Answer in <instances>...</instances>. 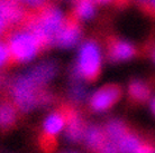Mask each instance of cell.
<instances>
[{
	"label": "cell",
	"mask_w": 155,
	"mask_h": 153,
	"mask_svg": "<svg viewBox=\"0 0 155 153\" xmlns=\"http://www.w3.org/2000/svg\"><path fill=\"white\" fill-rule=\"evenodd\" d=\"M144 5H145V7H146L148 12L155 15V0H147Z\"/></svg>",
	"instance_id": "cell-24"
},
{
	"label": "cell",
	"mask_w": 155,
	"mask_h": 153,
	"mask_svg": "<svg viewBox=\"0 0 155 153\" xmlns=\"http://www.w3.org/2000/svg\"><path fill=\"white\" fill-rule=\"evenodd\" d=\"M25 18L24 10L14 0H0V34L10 23H20Z\"/></svg>",
	"instance_id": "cell-8"
},
{
	"label": "cell",
	"mask_w": 155,
	"mask_h": 153,
	"mask_svg": "<svg viewBox=\"0 0 155 153\" xmlns=\"http://www.w3.org/2000/svg\"><path fill=\"white\" fill-rule=\"evenodd\" d=\"M144 140L140 138L138 134L134 133L130 131L127 135H125L118 143H117V148L119 153H136L138 150Z\"/></svg>",
	"instance_id": "cell-16"
},
{
	"label": "cell",
	"mask_w": 155,
	"mask_h": 153,
	"mask_svg": "<svg viewBox=\"0 0 155 153\" xmlns=\"http://www.w3.org/2000/svg\"><path fill=\"white\" fill-rule=\"evenodd\" d=\"M81 37L80 25L74 18L64 20L61 29L55 36L54 45L60 48H72L77 45Z\"/></svg>",
	"instance_id": "cell-7"
},
{
	"label": "cell",
	"mask_w": 155,
	"mask_h": 153,
	"mask_svg": "<svg viewBox=\"0 0 155 153\" xmlns=\"http://www.w3.org/2000/svg\"><path fill=\"white\" fill-rule=\"evenodd\" d=\"M64 16L58 8L46 7L37 17L28 23V30L38 39L43 47L54 45V39L64 23Z\"/></svg>",
	"instance_id": "cell-1"
},
{
	"label": "cell",
	"mask_w": 155,
	"mask_h": 153,
	"mask_svg": "<svg viewBox=\"0 0 155 153\" xmlns=\"http://www.w3.org/2000/svg\"><path fill=\"white\" fill-rule=\"evenodd\" d=\"M92 1H96V2H99V4H107L111 0H92Z\"/></svg>",
	"instance_id": "cell-26"
},
{
	"label": "cell",
	"mask_w": 155,
	"mask_h": 153,
	"mask_svg": "<svg viewBox=\"0 0 155 153\" xmlns=\"http://www.w3.org/2000/svg\"><path fill=\"white\" fill-rule=\"evenodd\" d=\"M96 8L92 0H77L75 16L80 19H90L94 16Z\"/></svg>",
	"instance_id": "cell-17"
},
{
	"label": "cell",
	"mask_w": 155,
	"mask_h": 153,
	"mask_svg": "<svg viewBox=\"0 0 155 153\" xmlns=\"http://www.w3.org/2000/svg\"><path fill=\"white\" fill-rule=\"evenodd\" d=\"M38 145L44 153H53L58 149L56 135H52V134H47L43 132L38 138Z\"/></svg>",
	"instance_id": "cell-18"
},
{
	"label": "cell",
	"mask_w": 155,
	"mask_h": 153,
	"mask_svg": "<svg viewBox=\"0 0 155 153\" xmlns=\"http://www.w3.org/2000/svg\"><path fill=\"white\" fill-rule=\"evenodd\" d=\"M136 153H155V144L152 142L144 141Z\"/></svg>",
	"instance_id": "cell-21"
},
{
	"label": "cell",
	"mask_w": 155,
	"mask_h": 153,
	"mask_svg": "<svg viewBox=\"0 0 155 153\" xmlns=\"http://www.w3.org/2000/svg\"><path fill=\"white\" fill-rule=\"evenodd\" d=\"M41 48H43L41 42L29 30L16 33L10 37L8 42L10 58L16 63L31 61Z\"/></svg>",
	"instance_id": "cell-4"
},
{
	"label": "cell",
	"mask_w": 155,
	"mask_h": 153,
	"mask_svg": "<svg viewBox=\"0 0 155 153\" xmlns=\"http://www.w3.org/2000/svg\"><path fill=\"white\" fill-rule=\"evenodd\" d=\"M135 47L130 42L123 40V39H115L109 45V59L115 63L128 61L135 55Z\"/></svg>",
	"instance_id": "cell-9"
},
{
	"label": "cell",
	"mask_w": 155,
	"mask_h": 153,
	"mask_svg": "<svg viewBox=\"0 0 155 153\" xmlns=\"http://www.w3.org/2000/svg\"><path fill=\"white\" fill-rule=\"evenodd\" d=\"M101 69V52L94 42H87L81 46L78 55L74 76L78 80L94 82Z\"/></svg>",
	"instance_id": "cell-2"
},
{
	"label": "cell",
	"mask_w": 155,
	"mask_h": 153,
	"mask_svg": "<svg viewBox=\"0 0 155 153\" xmlns=\"http://www.w3.org/2000/svg\"><path fill=\"white\" fill-rule=\"evenodd\" d=\"M104 130H105V133L107 135V139L109 141L116 143V144L124 138L125 135H127L132 131L125 121L119 119H113L108 121L106 126L104 127Z\"/></svg>",
	"instance_id": "cell-14"
},
{
	"label": "cell",
	"mask_w": 155,
	"mask_h": 153,
	"mask_svg": "<svg viewBox=\"0 0 155 153\" xmlns=\"http://www.w3.org/2000/svg\"><path fill=\"white\" fill-rule=\"evenodd\" d=\"M66 116V125L64 129L65 139L71 143H79L83 141L87 131V125L75 108L71 106H63Z\"/></svg>",
	"instance_id": "cell-6"
},
{
	"label": "cell",
	"mask_w": 155,
	"mask_h": 153,
	"mask_svg": "<svg viewBox=\"0 0 155 153\" xmlns=\"http://www.w3.org/2000/svg\"><path fill=\"white\" fill-rule=\"evenodd\" d=\"M123 89L117 84H108L100 87L90 97V107L94 112H105L121 98Z\"/></svg>",
	"instance_id": "cell-5"
},
{
	"label": "cell",
	"mask_w": 155,
	"mask_h": 153,
	"mask_svg": "<svg viewBox=\"0 0 155 153\" xmlns=\"http://www.w3.org/2000/svg\"><path fill=\"white\" fill-rule=\"evenodd\" d=\"M83 141L85 143L87 149L91 153H99L101 148L105 145V143L108 141L105 130L98 125H90L87 127L85 135Z\"/></svg>",
	"instance_id": "cell-10"
},
{
	"label": "cell",
	"mask_w": 155,
	"mask_h": 153,
	"mask_svg": "<svg viewBox=\"0 0 155 153\" xmlns=\"http://www.w3.org/2000/svg\"><path fill=\"white\" fill-rule=\"evenodd\" d=\"M152 59H153V61L155 63V47H154V49H153V52H152Z\"/></svg>",
	"instance_id": "cell-27"
},
{
	"label": "cell",
	"mask_w": 155,
	"mask_h": 153,
	"mask_svg": "<svg viewBox=\"0 0 155 153\" xmlns=\"http://www.w3.org/2000/svg\"><path fill=\"white\" fill-rule=\"evenodd\" d=\"M9 59H10V54H9L8 46L0 42V66L5 65Z\"/></svg>",
	"instance_id": "cell-19"
},
{
	"label": "cell",
	"mask_w": 155,
	"mask_h": 153,
	"mask_svg": "<svg viewBox=\"0 0 155 153\" xmlns=\"http://www.w3.org/2000/svg\"><path fill=\"white\" fill-rule=\"evenodd\" d=\"M58 72V66L54 61H45L39 65L31 68L28 73H26L36 84L42 87L44 84H46L55 76Z\"/></svg>",
	"instance_id": "cell-11"
},
{
	"label": "cell",
	"mask_w": 155,
	"mask_h": 153,
	"mask_svg": "<svg viewBox=\"0 0 155 153\" xmlns=\"http://www.w3.org/2000/svg\"><path fill=\"white\" fill-rule=\"evenodd\" d=\"M99 153H119V151H118V148H117L116 143H114V142L108 140V141L105 143V145L101 148Z\"/></svg>",
	"instance_id": "cell-22"
},
{
	"label": "cell",
	"mask_w": 155,
	"mask_h": 153,
	"mask_svg": "<svg viewBox=\"0 0 155 153\" xmlns=\"http://www.w3.org/2000/svg\"><path fill=\"white\" fill-rule=\"evenodd\" d=\"M17 123V107L9 102H0V133L10 131Z\"/></svg>",
	"instance_id": "cell-13"
},
{
	"label": "cell",
	"mask_w": 155,
	"mask_h": 153,
	"mask_svg": "<svg viewBox=\"0 0 155 153\" xmlns=\"http://www.w3.org/2000/svg\"><path fill=\"white\" fill-rule=\"evenodd\" d=\"M128 94L135 103H144L150 98L151 89L144 82L138 80H132L128 86Z\"/></svg>",
	"instance_id": "cell-15"
},
{
	"label": "cell",
	"mask_w": 155,
	"mask_h": 153,
	"mask_svg": "<svg viewBox=\"0 0 155 153\" xmlns=\"http://www.w3.org/2000/svg\"><path fill=\"white\" fill-rule=\"evenodd\" d=\"M138 1H140V2H142V4H145L147 0H138Z\"/></svg>",
	"instance_id": "cell-28"
},
{
	"label": "cell",
	"mask_w": 155,
	"mask_h": 153,
	"mask_svg": "<svg viewBox=\"0 0 155 153\" xmlns=\"http://www.w3.org/2000/svg\"><path fill=\"white\" fill-rule=\"evenodd\" d=\"M151 110H152V112H153V114L155 115V97L151 102Z\"/></svg>",
	"instance_id": "cell-25"
},
{
	"label": "cell",
	"mask_w": 155,
	"mask_h": 153,
	"mask_svg": "<svg viewBox=\"0 0 155 153\" xmlns=\"http://www.w3.org/2000/svg\"><path fill=\"white\" fill-rule=\"evenodd\" d=\"M16 2H23V4L27 5L29 7L33 8H42L45 5L46 0H14Z\"/></svg>",
	"instance_id": "cell-23"
},
{
	"label": "cell",
	"mask_w": 155,
	"mask_h": 153,
	"mask_svg": "<svg viewBox=\"0 0 155 153\" xmlns=\"http://www.w3.org/2000/svg\"><path fill=\"white\" fill-rule=\"evenodd\" d=\"M66 116L63 107L56 110L46 117L43 123V132L52 135H58L62 130L65 129Z\"/></svg>",
	"instance_id": "cell-12"
},
{
	"label": "cell",
	"mask_w": 155,
	"mask_h": 153,
	"mask_svg": "<svg viewBox=\"0 0 155 153\" xmlns=\"http://www.w3.org/2000/svg\"><path fill=\"white\" fill-rule=\"evenodd\" d=\"M27 74L17 77L12 85V96L14 105L23 112H29L41 105L43 91Z\"/></svg>",
	"instance_id": "cell-3"
},
{
	"label": "cell",
	"mask_w": 155,
	"mask_h": 153,
	"mask_svg": "<svg viewBox=\"0 0 155 153\" xmlns=\"http://www.w3.org/2000/svg\"><path fill=\"white\" fill-rule=\"evenodd\" d=\"M71 96H72V98H74V100H77V101L83 100L85 96L84 88L82 87L81 85L74 86V87L72 88V91H71Z\"/></svg>",
	"instance_id": "cell-20"
}]
</instances>
